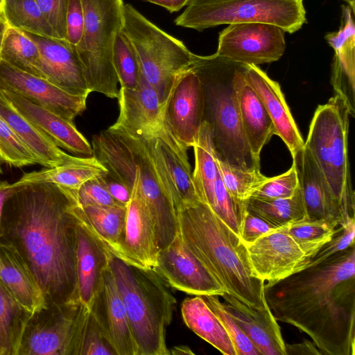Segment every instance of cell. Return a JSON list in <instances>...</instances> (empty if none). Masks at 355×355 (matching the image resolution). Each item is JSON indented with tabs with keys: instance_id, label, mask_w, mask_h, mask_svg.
<instances>
[{
	"instance_id": "obj_1",
	"label": "cell",
	"mask_w": 355,
	"mask_h": 355,
	"mask_svg": "<svg viewBox=\"0 0 355 355\" xmlns=\"http://www.w3.org/2000/svg\"><path fill=\"white\" fill-rule=\"evenodd\" d=\"M76 204V196L58 184L31 182L21 184L3 207L0 241L19 253L45 301L79 302Z\"/></svg>"
},
{
	"instance_id": "obj_2",
	"label": "cell",
	"mask_w": 355,
	"mask_h": 355,
	"mask_svg": "<svg viewBox=\"0 0 355 355\" xmlns=\"http://www.w3.org/2000/svg\"><path fill=\"white\" fill-rule=\"evenodd\" d=\"M264 296L275 319L307 334L322 354H355L354 245L266 282Z\"/></svg>"
},
{
	"instance_id": "obj_3",
	"label": "cell",
	"mask_w": 355,
	"mask_h": 355,
	"mask_svg": "<svg viewBox=\"0 0 355 355\" xmlns=\"http://www.w3.org/2000/svg\"><path fill=\"white\" fill-rule=\"evenodd\" d=\"M176 214L185 243L225 293L254 308L268 307L265 282L253 275L241 237L202 201L184 205Z\"/></svg>"
},
{
	"instance_id": "obj_4",
	"label": "cell",
	"mask_w": 355,
	"mask_h": 355,
	"mask_svg": "<svg viewBox=\"0 0 355 355\" xmlns=\"http://www.w3.org/2000/svg\"><path fill=\"white\" fill-rule=\"evenodd\" d=\"M94 156L115 178L131 190L135 186L155 223L159 250L175 238V209L159 178L148 139L108 128L93 136Z\"/></svg>"
},
{
	"instance_id": "obj_5",
	"label": "cell",
	"mask_w": 355,
	"mask_h": 355,
	"mask_svg": "<svg viewBox=\"0 0 355 355\" xmlns=\"http://www.w3.org/2000/svg\"><path fill=\"white\" fill-rule=\"evenodd\" d=\"M109 263L122 298L138 355H168L166 329L175 299L153 270L135 266L109 254Z\"/></svg>"
},
{
	"instance_id": "obj_6",
	"label": "cell",
	"mask_w": 355,
	"mask_h": 355,
	"mask_svg": "<svg viewBox=\"0 0 355 355\" xmlns=\"http://www.w3.org/2000/svg\"><path fill=\"white\" fill-rule=\"evenodd\" d=\"M236 66V62L215 54H195L191 69L202 83L203 121L211 128L218 155L233 166L260 170V162L254 159L241 126L233 84Z\"/></svg>"
},
{
	"instance_id": "obj_7",
	"label": "cell",
	"mask_w": 355,
	"mask_h": 355,
	"mask_svg": "<svg viewBox=\"0 0 355 355\" xmlns=\"http://www.w3.org/2000/svg\"><path fill=\"white\" fill-rule=\"evenodd\" d=\"M350 116L345 101L335 94L315 111L304 146L323 173L345 215L354 218V191L348 157Z\"/></svg>"
},
{
	"instance_id": "obj_8",
	"label": "cell",
	"mask_w": 355,
	"mask_h": 355,
	"mask_svg": "<svg viewBox=\"0 0 355 355\" xmlns=\"http://www.w3.org/2000/svg\"><path fill=\"white\" fill-rule=\"evenodd\" d=\"M84 11L81 39L75 46L91 92L117 98L119 79L114 62L116 36L124 21L123 0H80Z\"/></svg>"
},
{
	"instance_id": "obj_9",
	"label": "cell",
	"mask_w": 355,
	"mask_h": 355,
	"mask_svg": "<svg viewBox=\"0 0 355 355\" xmlns=\"http://www.w3.org/2000/svg\"><path fill=\"white\" fill-rule=\"evenodd\" d=\"M121 31L135 51L142 75L163 105L177 78L191 68L195 54L129 3L124 4Z\"/></svg>"
},
{
	"instance_id": "obj_10",
	"label": "cell",
	"mask_w": 355,
	"mask_h": 355,
	"mask_svg": "<svg viewBox=\"0 0 355 355\" xmlns=\"http://www.w3.org/2000/svg\"><path fill=\"white\" fill-rule=\"evenodd\" d=\"M174 22L198 31L223 24L265 23L294 33L306 17L303 0H191Z\"/></svg>"
},
{
	"instance_id": "obj_11",
	"label": "cell",
	"mask_w": 355,
	"mask_h": 355,
	"mask_svg": "<svg viewBox=\"0 0 355 355\" xmlns=\"http://www.w3.org/2000/svg\"><path fill=\"white\" fill-rule=\"evenodd\" d=\"M45 302L29 318L17 355H76L85 306L79 302Z\"/></svg>"
},
{
	"instance_id": "obj_12",
	"label": "cell",
	"mask_w": 355,
	"mask_h": 355,
	"mask_svg": "<svg viewBox=\"0 0 355 355\" xmlns=\"http://www.w3.org/2000/svg\"><path fill=\"white\" fill-rule=\"evenodd\" d=\"M286 49L285 31L265 23L229 24L218 35L216 55L242 64L277 61Z\"/></svg>"
},
{
	"instance_id": "obj_13",
	"label": "cell",
	"mask_w": 355,
	"mask_h": 355,
	"mask_svg": "<svg viewBox=\"0 0 355 355\" xmlns=\"http://www.w3.org/2000/svg\"><path fill=\"white\" fill-rule=\"evenodd\" d=\"M205 98L201 81L191 68L174 83L162 105V125L185 148L192 147L204 118Z\"/></svg>"
},
{
	"instance_id": "obj_14",
	"label": "cell",
	"mask_w": 355,
	"mask_h": 355,
	"mask_svg": "<svg viewBox=\"0 0 355 355\" xmlns=\"http://www.w3.org/2000/svg\"><path fill=\"white\" fill-rule=\"evenodd\" d=\"M172 288L196 296H222L221 286L194 255L178 232L174 240L159 250L153 270Z\"/></svg>"
},
{
	"instance_id": "obj_15",
	"label": "cell",
	"mask_w": 355,
	"mask_h": 355,
	"mask_svg": "<svg viewBox=\"0 0 355 355\" xmlns=\"http://www.w3.org/2000/svg\"><path fill=\"white\" fill-rule=\"evenodd\" d=\"M161 182L175 211L201 201L197 192L187 150L162 125L148 139Z\"/></svg>"
},
{
	"instance_id": "obj_16",
	"label": "cell",
	"mask_w": 355,
	"mask_h": 355,
	"mask_svg": "<svg viewBox=\"0 0 355 355\" xmlns=\"http://www.w3.org/2000/svg\"><path fill=\"white\" fill-rule=\"evenodd\" d=\"M245 246L253 275L266 282L283 279L306 267L311 261L279 227Z\"/></svg>"
},
{
	"instance_id": "obj_17",
	"label": "cell",
	"mask_w": 355,
	"mask_h": 355,
	"mask_svg": "<svg viewBox=\"0 0 355 355\" xmlns=\"http://www.w3.org/2000/svg\"><path fill=\"white\" fill-rule=\"evenodd\" d=\"M0 87L16 92L71 122L86 109L87 97L69 94L49 80L3 60H0Z\"/></svg>"
},
{
	"instance_id": "obj_18",
	"label": "cell",
	"mask_w": 355,
	"mask_h": 355,
	"mask_svg": "<svg viewBox=\"0 0 355 355\" xmlns=\"http://www.w3.org/2000/svg\"><path fill=\"white\" fill-rule=\"evenodd\" d=\"M119 114L110 128L132 137L148 139L162 123V104L155 89L140 73L134 88L120 87L118 96Z\"/></svg>"
},
{
	"instance_id": "obj_19",
	"label": "cell",
	"mask_w": 355,
	"mask_h": 355,
	"mask_svg": "<svg viewBox=\"0 0 355 355\" xmlns=\"http://www.w3.org/2000/svg\"><path fill=\"white\" fill-rule=\"evenodd\" d=\"M24 33L39 48L44 78L69 94L87 97L91 92L75 45L65 39Z\"/></svg>"
},
{
	"instance_id": "obj_20",
	"label": "cell",
	"mask_w": 355,
	"mask_h": 355,
	"mask_svg": "<svg viewBox=\"0 0 355 355\" xmlns=\"http://www.w3.org/2000/svg\"><path fill=\"white\" fill-rule=\"evenodd\" d=\"M293 157L306 216L322 219L337 227L347 218L309 150L304 146Z\"/></svg>"
},
{
	"instance_id": "obj_21",
	"label": "cell",
	"mask_w": 355,
	"mask_h": 355,
	"mask_svg": "<svg viewBox=\"0 0 355 355\" xmlns=\"http://www.w3.org/2000/svg\"><path fill=\"white\" fill-rule=\"evenodd\" d=\"M123 250L130 264L153 270L156 267L159 248L155 223L135 186L127 205Z\"/></svg>"
},
{
	"instance_id": "obj_22",
	"label": "cell",
	"mask_w": 355,
	"mask_h": 355,
	"mask_svg": "<svg viewBox=\"0 0 355 355\" xmlns=\"http://www.w3.org/2000/svg\"><path fill=\"white\" fill-rule=\"evenodd\" d=\"M1 90L15 108L58 147L78 157L93 156L91 144L78 130L74 122L16 92Z\"/></svg>"
},
{
	"instance_id": "obj_23",
	"label": "cell",
	"mask_w": 355,
	"mask_h": 355,
	"mask_svg": "<svg viewBox=\"0 0 355 355\" xmlns=\"http://www.w3.org/2000/svg\"><path fill=\"white\" fill-rule=\"evenodd\" d=\"M245 76L266 108L275 128V135L285 143L291 156L304 146L284 98L279 84L272 80L257 65L244 64Z\"/></svg>"
},
{
	"instance_id": "obj_24",
	"label": "cell",
	"mask_w": 355,
	"mask_h": 355,
	"mask_svg": "<svg viewBox=\"0 0 355 355\" xmlns=\"http://www.w3.org/2000/svg\"><path fill=\"white\" fill-rule=\"evenodd\" d=\"M355 12L348 6H342L341 25L338 31L324 38L334 50L331 82L335 94L347 103L351 116L355 114Z\"/></svg>"
},
{
	"instance_id": "obj_25",
	"label": "cell",
	"mask_w": 355,
	"mask_h": 355,
	"mask_svg": "<svg viewBox=\"0 0 355 355\" xmlns=\"http://www.w3.org/2000/svg\"><path fill=\"white\" fill-rule=\"evenodd\" d=\"M221 297L225 309L261 355H286V343L269 306L256 309L227 293Z\"/></svg>"
},
{
	"instance_id": "obj_26",
	"label": "cell",
	"mask_w": 355,
	"mask_h": 355,
	"mask_svg": "<svg viewBox=\"0 0 355 355\" xmlns=\"http://www.w3.org/2000/svg\"><path fill=\"white\" fill-rule=\"evenodd\" d=\"M233 84L242 129L254 159L275 135L273 123L257 93L248 83L244 64L236 63Z\"/></svg>"
},
{
	"instance_id": "obj_27",
	"label": "cell",
	"mask_w": 355,
	"mask_h": 355,
	"mask_svg": "<svg viewBox=\"0 0 355 355\" xmlns=\"http://www.w3.org/2000/svg\"><path fill=\"white\" fill-rule=\"evenodd\" d=\"M117 355H138V349L110 263L101 292L94 303Z\"/></svg>"
},
{
	"instance_id": "obj_28",
	"label": "cell",
	"mask_w": 355,
	"mask_h": 355,
	"mask_svg": "<svg viewBox=\"0 0 355 355\" xmlns=\"http://www.w3.org/2000/svg\"><path fill=\"white\" fill-rule=\"evenodd\" d=\"M126 211L119 206L76 204L73 208L77 221L108 254L129 263L123 250Z\"/></svg>"
},
{
	"instance_id": "obj_29",
	"label": "cell",
	"mask_w": 355,
	"mask_h": 355,
	"mask_svg": "<svg viewBox=\"0 0 355 355\" xmlns=\"http://www.w3.org/2000/svg\"><path fill=\"white\" fill-rule=\"evenodd\" d=\"M109 254L76 220V291L78 302L90 309L103 285Z\"/></svg>"
},
{
	"instance_id": "obj_30",
	"label": "cell",
	"mask_w": 355,
	"mask_h": 355,
	"mask_svg": "<svg viewBox=\"0 0 355 355\" xmlns=\"http://www.w3.org/2000/svg\"><path fill=\"white\" fill-rule=\"evenodd\" d=\"M0 114L44 168H52L80 160L82 157L65 153L39 128L24 117L0 88Z\"/></svg>"
},
{
	"instance_id": "obj_31",
	"label": "cell",
	"mask_w": 355,
	"mask_h": 355,
	"mask_svg": "<svg viewBox=\"0 0 355 355\" xmlns=\"http://www.w3.org/2000/svg\"><path fill=\"white\" fill-rule=\"evenodd\" d=\"M0 280L31 314L46 304L43 293L31 270L11 245L0 241Z\"/></svg>"
},
{
	"instance_id": "obj_32",
	"label": "cell",
	"mask_w": 355,
	"mask_h": 355,
	"mask_svg": "<svg viewBox=\"0 0 355 355\" xmlns=\"http://www.w3.org/2000/svg\"><path fill=\"white\" fill-rule=\"evenodd\" d=\"M185 324L223 354L236 355L234 345L223 324L202 296L187 297L182 303Z\"/></svg>"
},
{
	"instance_id": "obj_33",
	"label": "cell",
	"mask_w": 355,
	"mask_h": 355,
	"mask_svg": "<svg viewBox=\"0 0 355 355\" xmlns=\"http://www.w3.org/2000/svg\"><path fill=\"white\" fill-rule=\"evenodd\" d=\"M107 172L106 168L94 156L82 157L77 162L25 173L17 182L19 184L54 183L72 192L77 197L79 189L85 182Z\"/></svg>"
},
{
	"instance_id": "obj_34",
	"label": "cell",
	"mask_w": 355,
	"mask_h": 355,
	"mask_svg": "<svg viewBox=\"0 0 355 355\" xmlns=\"http://www.w3.org/2000/svg\"><path fill=\"white\" fill-rule=\"evenodd\" d=\"M192 148L195 157V166L192 172L193 182L200 200L211 207L214 202L215 184L220 171L212 130L205 121Z\"/></svg>"
},
{
	"instance_id": "obj_35",
	"label": "cell",
	"mask_w": 355,
	"mask_h": 355,
	"mask_svg": "<svg viewBox=\"0 0 355 355\" xmlns=\"http://www.w3.org/2000/svg\"><path fill=\"white\" fill-rule=\"evenodd\" d=\"M31 315L0 280V355H17Z\"/></svg>"
},
{
	"instance_id": "obj_36",
	"label": "cell",
	"mask_w": 355,
	"mask_h": 355,
	"mask_svg": "<svg viewBox=\"0 0 355 355\" xmlns=\"http://www.w3.org/2000/svg\"><path fill=\"white\" fill-rule=\"evenodd\" d=\"M0 58L17 69L44 78L37 45L19 29L8 26L2 42Z\"/></svg>"
},
{
	"instance_id": "obj_37",
	"label": "cell",
	"mask_w": 355,
	"mask_h": 355,
	"mask_svg": "<svg viewBox=\"0 0 355 355\" xmlns=\"http://www.w3.org/2000/svg\"><path fill=\"white\" fill-rule=\"evenodd\" d=\"M246 209L268 220L277 227L306 216L300 186L289 198L261 200L250 197L246 201Z\"/></svg>"
},
{
	"instance_id": "obj_38",
	"label": "cell",
	"mask_w": 355,
	"mask_h": 355,
	"mask_svg": "<svg viewBox=\"0 0 355 355\" xmlns=\"http://www.w3.org/2000/svg\"><path fill=\"white\" fill-rule=\"evenodd\" d=\"M2 16L10 27L35 35L55 37L35 0H4Z\"/></svg>"
},
{
	"instance_id": "obj_39",
	"label": "cell",
	"mask_w": 355,
	"mask_h": 355,
	"mask_svg": "<svg viewBox=\"0 0 355 355\" xmlns=\"http://www.w3.org/2000/svg\"><path fill=\"white\" fill-rule=\"evenodd\" d=\"M279 227L293 239L310 259L330 241L336 228L324 220L307 217Z\"/></svg>"
},
{
	"instance_id": "obj_40",
	"label": "cell",
	"mask_w": 355,
	"mask_h": 355,
	"mask_svg": "<svg viewBox=\"0 0 355 355\" xmlns=\"http://www.w3.org/2000/svg\"><path fill=\"white\" fill-rule=\"evenodd\" d=\"M76 355H117L94 304L85 308L81 320Z\"/></svg>"
},
{
	"instance_id": "obj_41",
	"label": "cell",
	"mask_w": 355,
	"mask_h": 355,
	"mask_svg": "<svg viewBox=\"0 0 355 355\" xmlns=\"http://www.w3.org/2000/svg\"><path fill=\"white\" fill-rule=\"evenodd\" d=\"M216 161L221 178L231 198L241 207L246 208V201L267 177L260 170L233 166L222 159L217 153Z\"/></svg>"
},
{
	"instance_id": "obj_42",
	"label": "cell",
	"mask_w": 355,
	"mask_h": 355,
	"mask_svg": "<svg viewBox=\"0 0 355 355\" xmlns=\"http://www.w3.org/2000/svg\"><path fill=\"white\" fill-rule=\"evenodd\" d=\"M0 160L15 168L38 164V161L0 114Z\"/></svg>"
},
{
	"instance_id": "obj_43",
	"label": "cell",
	"mask_w": 355,
	"mask_h": 355,
	"mask_svg": "<svg viewBox=\"0 0 355 355\" xmlns=\"http://www.w3.org/2000/svg\"><path fill=\"white\" fill-rule=\"evenodd\" d=\"M114 62L121 87H135L141 73L140 65L132 44L121 31L115 40Z\"/></svg>"
},
{
	"instance_id": "obj_44",
	"label": "cell",
	"mask_w": 355,
	"mask_h": 355,
	"mask_svg": "<svg viewBox=\"0 0 355 355\" xmlns=\"http://www.w3.org/2000/svg\"><path fill=\"white\" fill-rule=\"evenodd\" d=\"M202 297L223 324L234 345L236 355H261L259 350L225 309L218 296L203 295Z\"/></svg>"
},
{
	"instance_id": "obj_45",
	"label": "cell",
	"mask_w": 355,
	"mask_h": 355,
	"mask_svg": "<svg viewBox=\"0 0 355 355\" xmlns=\"http://www.w3.org/2000/svg\"><path fill=\"white\" fill-rule=\"evenodd\" d=\"M299 187L295 166L285 173L267 179L254 191L252 198L261 200H272L291 197Z\"/></svg>"
},
{
	"instance_id": "obj_46",
	"label": "cell",
	"mask_w": 355,
	"mask_h": 355,
	"mask_svg": "<svg viewBox=\"0 0 355 355\" xmlns=\"http://www.w3.org/2000/svg\"><path fill=\"white\" fill-rule=\"evenodd\" d=\"M355 220L352 218L336 228L330 241L324 245L309 264H315L354 245Z\"/></svg>"
},
{
	"instance_id": "obj_47",
	"label": "cell",
	"mask_w": 355,
	"mask_h": 355,
	"mask_svg": "<svg viewBox=\"0 0 355 355\" xmlns=\"http://www.w3.org/2000/svg\"><path fill=\"white\" fill-rule=\"evenodd\" d=\"M35 1L51 26L55 37L65 39L66 16L69 0H35Z\"/></svg>"
},
{
	"instance_id": "obj_48",
	"label": "cell",
	"mask_w": 355,
	"mask_h": 355,
	"mask_svg": "<svg viewBox=\"0 0 355 355\" xmlns=\"http://www.w3.org/2000/svg\"><path fill=\"white\" fill-rule=\"evenodd\" d=\"M77 202L80 206H119V203L100 183L98 178L85 182L77 193Z\"/></svg>"
},
{
	"instance_id": "obj_49",
	"label": "cell",
	"mask_w": 355,
	"mask_h": 355,
	"mask_svg": "<svg viewBox=\"0 0 355 355\" xmlns=\"http://www.w3.org/2000/svg\"><path fill=\"white\" fill-rule=\"evenodd\" d=\"M277 228L268 220L246 209L241 225L240 237L247 245Z\"/></svg>"
},
{
	"instance_id": "obj_50",
	"label": "cell",
	"mask_w": 355,
	"mask_h": 355,
	"mask_svg": "<svg viewBox=\"0 0 355 355\" xmlns=\"http://www.w3.org/2000/svg\"><path fill=\"white\" fill-rule=\"evenodd\" d=\"M84 11L80 0H69L66 16L65 40L73 45L80 42L84 28Z\"/></svg>"
},
{
	"instance_id": "obj_51",
	"label": "cell",
	"mask_w": 355,
	"mask_h": 355,
	"mask_svg": "<svg viewBox=\"0 0 355 355\" xmlns=\"http://www.w3.org/2000/svg\"><path fill=\"white\" fill-rule=\"evenodd\" d=\"M98 180L119 203L127 207L132 196V190L127 185L108 172L98 177Z\"/></svg>"
},
{
	"instance_id": "obj_52",
	"label": "cell",
	"mask_w": 355,
	"mask_h": 355,
	"mask_svg": "<svg viewBox=\"0 0 355 355\" xmlns=\"http://www.w3.org/2000/svg\"><path fill=\"white\" fill-rule=\"evenodd\" d=\"M286 355L288 354H322L320 349L312 341L304 339L297 344L285 343Z\"/></svg>"
},
{
	"instance_id": "obj_53",
	"label": "cell",
	"mask_w": 355,
	"mask_h": 355,
	"mask_svg": "<svg viewBox=\"0 0 355 355\" xmlns=\"http://www.w3.org/2000/svg\"><path fill=\"white\" fill-rule=\"evenodd\" d=\"M22 184L17 182L10 184L7 181H0V239L2 236V213L4 205L8 198L12 196Z\"/></svg>"
},
{
	"instance_id": "obj_54",
	"label": "cell",
	"mask_w": 355,
	"mask_h": 355,
	"mask_svg": "<svg viewBox=\"0 0 355 355\" xmlns=\"http://www.w3.org/2000/svg\"><path fill=\"white\" fill-rule=\"evenodd\" d=\"M164 8L170 12H178L191 0H145Z\"/></svg>"
},
{
	"instance_id": "obj_55",
	"label": "cell",
	"mask_w": 355,
	"mask_h": 355,
	"mask_svg": "<svg viewBox=\"0 0 355 355\" xmlns=\"http://www.w3.org/2000/svg\"><path fill=\"white\" fill-rule=\"evenodd\" d=\"M170 354H194V353L189 347L179 345L174 347L171 351H170Z\"/></svg>"
},
{
	"instance_id": "obj_56",
	"label": "cell",
	"mask_w": 355,
	"mask_h": 355,
	"mask_svg": "<svg viewBox=\"0 0 355 355\" xmlns=\"http://www.w3.org/2000/svg\"><path fill=\"white\" fill-rule=\"evenodd\" d=\"M8 28V25L7 22L6 21L5 19L2 16L1 14H0V53H1V49L2 42L3 40V37L6 33V31L7 28ZM1 60V58H0Z\"/></svg>"
},
{
	"instance_id": "obj_57",
	"label": "cell",
	"mask_w": 355,
	"mask_h": 355,
	"mask_svg": "<svg viewBox=\"0 0 355 355\" xmlns=\"http://www.w3.org/2000/svg\"><path fill=\"white\" fill-rule=\"evenodd\" d=\"M347 3V4L355 12V0H342Z\"/></svg>"
},
{
	"instance_id": "obj_58",
	"label": "cell",
	"mask_w": 355,
	"mask_h": 355,
	"mask_svg": "<svg viewBox=\"0 0 355 355\" xmlns=\"http://www.w3.org/2000/svg\"><path fill=\"white\" fill-rule=\"evenodd\" d=\"M4 0H0V14H2Z\"/></svg>"
},
{
	"instance_id": "obj_59",
	"label": "cell",
	"mask_w": 355,
	"mask_h": 355,
	"mask_svg": "<svg viewBox=\"0 0 355 355\" xmlns=\"http://www.w3.org/2000/svg\"><path fill=\"white\" fill-rule=\"evenodd\" d=\"M1 162L0 160V174H2L3 173V169H2V166H1Z\"/></svg>"
},
{
	"instance_id": "obj_60",
	"label": "cell",
	"mask_w": 355,
	"mask_h": 355,
	"mask_svg": "<svg viewBox=\"0 0 355 355\" xmlns=\"http://www.w3.org/2000/svg\"><path fill=\"white\" fill-rule=\"evenodd\" d=\"M0 267H1V261H0Z\"/></svg>"
}]
</instances>
